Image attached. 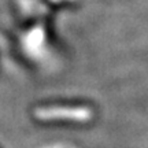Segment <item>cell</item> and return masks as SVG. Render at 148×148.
<instances>
[{
  "mask_svg": "<svg viewBox=\"0 0 148 148\" xmlns=\"http://www.w3.org/2000/svg\"><path fill=\"white\" fill-rule=\"evenodd\" d=\"M93 112L89 107H44L36 108L34 116L40 121L67 119L75 122H88L92 119Z\"/></svg>",
  "mask_w": 148,
  "mask_h": 148,
  "instance_id": "obj_1",
  "label": "cell"
}]
</instances>
